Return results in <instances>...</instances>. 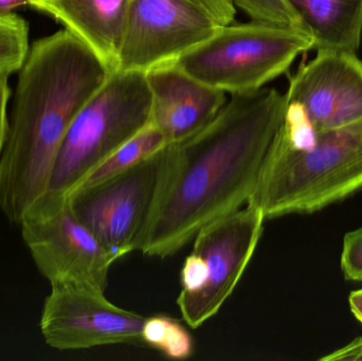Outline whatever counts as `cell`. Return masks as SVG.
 I'll return each instance as SVG.
<instances>
[{
	"mask_svg": "<svg viewBox=\"0 0 362 361\" xmlns=\"http://www.w3.org/2000/svg\"><path fill=\"white\" fill-rule=\"evenodd\" d=\"M286 101L316 131L362 120V61L346 50H317L289 83Z\"/></svg>",
	"mask_w": 362,
	"mask_h": 361,
	"instance_id": "cell-11",
	"label": "cell"
},
{
	"mask_svg": "<svg viewBox=\"0 0 362 361\" xmlns=\"http://www.w3.org/2000/svg\"><path fill=\"white\" fill-rule=\"evenodd\" d=\"M200 8L208 13L218 25L232 23L235 16V6L232 0H191Z\"/></svg>",
	"mask_w": 362,
	"mask_h": 361,
	"instance_id": "cell-20",
	"label": "cell"
},
{
	"mask_svg": "<svg viewBox=\"0 0 362 361\" xmlns=\"http://www.w3.org/2000/svg\"><path fill=\"white\" fill-rule=\"evenodd\" d=\"M129 0H32L85 42L112 72L117 70Z\"/></svg>",
	"mask_w": 362,
	"mask_h": 361,
	"instance_id": "cell-13",
	"label": "cell"
},
{
	"mask_svg": "<svg viewBox=\"0 0 362 361\" xmlns=\"http://www.w3.org/2000/svg\"><path fill=\"white\" fill-rule=\"evenodd\" d=\"M323 361H362V338L354 339L352 343L344 345L341 349L321 357Z\"/></svg>",
	"mask_w": 362,
	"mask_h": 361,
	"instance_id": "cell-22",
	"label": "cell"
},
{
	"mask_svg": "<svg viewBox=\"0 0 362 361\" xmlns=\"http://www.w3.org/2000/svg\"><path fill=\"white\" fill-rule=\"evenodd\" d=\"M32 0H0V16L11 14L13 10L25 4H30Z\"/></svg>",
	"mask_w": 362,
	"mask_h": 361,
	"instance_id": "cell-24",
	"label": "cell"
},
{
	"mask_svg": "<svg viewBox=\"0 0 362 361\" xmlns=\"http://www.w3.org/2000/svg\"><path fill=\"white\" fill-rule=\"evenodd\" d=\"M142 341L146 347L161 352L170 360H189L194 353L191 334L178 320L169 316L146 317Z\"/></svg>",
	"mask_w": 362,
	"mask_h": 361,
	"instance_id": "cell-16",
	"label": "cell"
},
{
	"mask_svg": "<svg viewBox=\"0 0 362 361\" xmlns=\"http://www.w3.org/2000/svg\"><path fill=\"white\" fill-rule=\"evenodd\" d=\"M219 27L191 0H129L117 70L146 72L171 63Z\"/></svg>",
	"mask_w": 362,
	"mask_h": 361,
	"instance_id": "cell-10",
	"label": "cell"
},
{
	"mask_svg": "<svg viewBox=\"0 0 362 361\" xmlns=\"http://www.w3.org/2000/svg\"><path fill=\"white\" fill-rule=\"evenodd\" d=\"M312 49L303 32L251 20L221 25L171 63L202 84L235 95L263 88Z\"/></svg>",
	"mask_w": 362,
	"mask_h": 361,
	"instance_id": "cell-5",
	"label": "cell"
},
{
	"mask_svg": "<svg viewBox=\"0 0 362 361\" xmlns=\"http://www.w3.org/2000/svg\"><path fill=\"white\" fill-rule=\"evenodd\" d=\"M285 110L286 97L276 89L235 93L204 129L178 142L175 170L140 252L173 256L200 229L246 206L265 171Z\"/></svg>",
	"mask_w": 362,
	"mask_h": 361,
	"instance_id": "cell-1",
	"label": "cell"
},
{
	"mask_svg": "<svg viewBox=\"0 0 362 361\" xmlns=\"http://www.w3.org/2000/svg\"><path fill=\"white\" fill-rule=\"evenodd\" d=\"M265 220L261 210L247 203L198 231L192 252L204 265V285L176 301L189 328H200L217 315L233 294L255 256Z\"/></svg>",
	"mask_w": 362,
	"mask_h": 361,
	"instance_id": "cell-8",
	"label": "cell"
},
{
	"mask_svg": "<svg viewBox=\"0 0 362 361\" xmlns=\"http://www.w3.org/2000/svg\"><path fill=\"white\" fill-rule=\"evenodd\" d=\"M146 317L117 307L105 292L86 286H51L40 318L47 345L74 351L112 345H144Z\"/></svg>",
	"mask_w": 362,
	"mask_h": 361,
	"instance_id": "cell-9",
	"label": "cell"
},
{
	"mask_svg": "<svg viewBox=\"0 0 362 361\" xmlns=\"http://www.w3.org/2000/svg\"><path fill=\"white\" fill-rule=\"evenodd\" d=\"M152 93L151 123L178 143L210 123L227 103L223 91L192 78L173 63L146 72Z\"/></svg>",
	"mask_w": 362,
	"mask_h": 361,
	"instance_id": "cell-12",
	"label": "cell"
},
{
	"mask_svg": "<svg viewBox=\"0 0 362 361\" xmlns=\"http://www.w3.org/2000/svg\"><path fill=\"white\" fill-rule=\"evenodd\" d=\"M167 139L152 123L146 125L137 135L115 150L103 162L100 163L78 186L74 193L97 186L127 170L131 169L144 159L167 146ZM72 194V195H74ZM71 195V196H72ZM70 196V197H71ZM69 197V199H70Z\"/></svg>",
	"mask_w": 362,
	"mask_h": 361,
	"instance_id": "cell-15",
	"label": "cell"
},
{
	"mask_svg": "<svg viewBox=\"0 0 362 361\" xmlns=\"http://www.w3.org/2000/svg\"><path fill=\"white\" fill-rule=\"evenodd\" d=\"M177 159V143L167 144L131 169L70 197L78 218L117 261L141 250Z\"/></svg>",
	"mask_w": 362,
	"mask_h": 361,
	"instance_id": "cell-6",
	"label": "cell"
},
{
	"mask_svg": "<svg viewBox=\"0 0 362 361\" xmlns=\"http://www.w3.org/2000/svg\"><path fill=\"white\" fill-rule=\"evenodd\" d=\"M112 72L69 30L34 42L19 72L0 156V209L14 224L48 188L66 131Z\"/></svg>",
	"mask_w": 362,
	"mask_h": 361,
	"instance_id": "cell-2",
	"label": "cell"
},
{
	"mask_svg": "<svg viewBox=\"0 0 362 361\" xmlns=\"http://www.w3.org/2000/svg\"><path fill=\"white\" fill-rule=\"evenodd\" d=\"M8 76L6 72H0V156L6 143V133H8V120L6 116V106L10 97V87H8Z\"/></svg>",
	"mask_w": 362,
	"mask_h": 361,
	"instance_id": "cell-21",
	"label": "cell"
},
{
	"mask_svg": "<svg viewBox=\"0 0 362 361\" xmlns=\"http://www.w3.org/2000/svg\"><path fill=\"white\" fill-rule=\"evenodd\" d=\"M316 50L357 52L362 36V0H286Z\"/></svg>",
	"mask_w": 362,
	"mask_h": 361,
	"instance_id": "cell-14",
	"label": "cell"
},
{
	"mask_svg": "<svg viewBox=\"0 0 362 361\" xmlns=\"http://www.w3.org/2000/svg\"><path fill=\"white\" fill-rule=\"evenodd\" d=\"M151 112L146 72H112L66 131L40 203L69 199L100 163L150 124Z\"/></svg>",
	"mask_w": 362,
	"mask_h": 361,
	"instance_id": "cell-4",
	"label": "cell"
},
{
	"mask_svg": "<svg viewBox=\"0 0 362 361\" xmlns=\"http://www.w3.org/2000/svg\"><path fill=\"white\" fill-rule=\"evenodd\" d=\"M19 225L38 271L51 286L74 284L105 292L117 259L83 224L69 199L40 201Z\"/></svg>",
	"mask_w": 362,
	"mask_h": 361,
	"instance_id": "cell-7",
	"label": "cell"
},
{
	"mask_svg": "<svg viewBox=\"0 0 362 361\" xmlns=\"http://www.w3.org/2000/svg\"><path fill=\"white\" fill-rule=\"evenodd\" d=\"M29 27L18 15L0 16V72L21 70L29 53Z\"/></svg>",
	"mask_w": 362,
	"mask_h": 361,
	"instance_id": "cell-17",
	"label": "cell"
},
{
	"mask_svg": "<svg viewBox=\"0 0 362 361\" xmlns=\"http://www.w3.org/2000/svg\"><path fill=\"white\" fill-rule=\"evenodd\" d=\"M232 2L253 21L291 28L305 33L286 0H232Z\"/></svg>",
	"mask_w": 362,
	"mask_h": 361,
	"instance_id": "cell-18",
	"label": "cell"
},
{
	"mask_svg": "<svg viewBox=\"0 0 362 361\" xmlns=\"http://www.w3.org/2000/svg\"><path fill=\"white\" fill-rule=\"evenodd\" d=\"M349 303H350L351 312L353 315L362 324V288L351 292L350 297H349Z\"/></svg>",
	"mask_w": 362,
	"mask_h": 361,
	"instance_id": "cell-23",
	"label": "cell"
},
{
	"mask_svg": "<svg viewBox=\"0 0 362 361\" xmlns=\"http://www.w3.org/2000/svg\"><path fill=\"white\" fill-rule=\"evenodd\" d=\"M362 189V120L317 131L308 146L293 148L280 137L248 205L266 220L310 214Z\"/></svg>",
	"mask_w": 362,
	"mask_h": 361,
	"instance_id": "cell-3",
	"label": "cell"
},
{
	"mask_svg": "<svg viewBox=\"0 0 362 361\" xmlns=\"http://www.w3.org/2000/svg\"><path fill=\"white\" fill-rule=\"evenodd\" d=\"M341 269L346 280L362 282V227L344 235Z\"/></svg>",
	"mask_w": 362,
	"mask_h": 361,
	"instance_id": "cell-19",
	"label": "cell"
}]
</instances>
